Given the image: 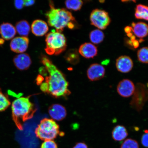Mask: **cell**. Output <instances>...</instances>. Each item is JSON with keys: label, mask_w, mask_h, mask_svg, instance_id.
<instances>
[{"label": "cell", "mask_w": 148, "mask_h": 148, "mask_svg": "<svg viewBox=\"0 0 148 148\" xmlns=\"http://www.w3.org/2000/svg\"><path fill=\"white\" fill-rule=\"evenodd\" d=\"M41 62L46 70L43 75L46 76L45 80L40 85L42 91L56 98L69 96L71 92L64 74L46 56H42Z\"/></svg>", "instance_id": "obj_1"}, {"label": "cell", "mask_w": 148, "mask_h": 148, "mask_svg": "<svg viewBox=\"0 0 148 148\" xmlns=\"http://www.w3.org/2000/svg\"><path fill=\"white\" fill-rule=\"evenodd\" d=\"M36 111L34 105L29 101L28 97L18 98L13 102L12 118L18 129L23 130V123L32 118Z\"/></svg>", "instance_id": "obj_2"}, {"label": "cell", "mask_w": 148, "mask_h": 148, "mask_svg": "<svg viewBox=\"0 0 148 148\" xmlns=\"http://www.w3.org/2000/svg\"><path fill=\"white\" fill-rule=\"evenodd\" d=\"M50 7L51 8L46 16L49 25L55 28L57 32H62L66 27L74 28L75 20L71 12L65 9L55 8L52 3H50Z\"/></svg>", "instance_id": "obj_3"}, {"label": "cell", "mask_w": 148, "mask_h": 148, "mask_svg": "<svg viewBox=\"0 0 148 148\" xmlns=\"http://www.w3.org/2000/svg\"><path fill=\"white\" fill-rule=\"evenodd\" d=\"M45 51L49 55H59L66 49V39L63 34L52 31L46 36Z\"/></svg>", "instance_id": "obj_4"}, {"label": "cell", "mask_w": 148, "mask_h": 148, "mask_svg": "<svg viewBox=\"0 0 148 148\" xmlns=\"http://www.w3.org/2000/svg\"><path fill=\"white\" fill-rule=\"evenodd\" d=\"M36 134L44 141L53 140L60 134L59 125L53 120L45 118L40 121L36 129Z\"/></svg>", "instance_id": "obj_5"}, {"label": "cell", "mask_w": 148, "mask_h": 148, "mask_svg": "<svg viewBox=\"0 0 148 148\" xmlns=\"http://www.w3.org/2000/svg\"><path fill=\"white\" fill-rule=\"evenodd\" d=\"M134 92L130 105L133 108L140 112L148 100V90L145 85L138 83Z\"/></svg>", "instance_id": "obj_6"}, {"label": "cell", "mask_w": 148, "mask_h": 148, "mask_svg": "<svg viewBox=\"0 0 148 148\" xmlns=\"http://www.w3.org/2000/svg\"><path fill=\"white\" fill-rule=\"evenodd\" d=\"M91 25L101 29H105L110 25L111 18L108 12L98 9H94L90 14Z\"/></svg>", "instance_id": "obj_7"}, {"label": "cell", "mask_w": 148, "mask_h": 148, "mask_svg": "<svg viewBox=\"0 0 148 148\" xmlns=\"http://www.w3.org/2000/svg\"><path fill=\"white\" fill-rule=\"evenodd\" d=\"M135 86L132 82L129 79H124L120 81L117 86V91L121 97L127 98L132 96L135 90Z\"/></svg>", "instance_id": "obj_8"}, {"label": "cell", "mask_w": 148, "mask_h": 148, "mask_svg": "<svg viewBox=\"0 0 148 148\" xmlns=\"http://www.w3.org/2000/svg\"><path fill=\"white\" fill-rule=\"evenodd\" d=\"M29 40L27 37H17L13 39L10 43L12 51L16 53L25 52L28 47Z\"/></svg>", "instance_id": "obj_9"}, {"label": "cell", "mask_w": 148, "mask_h": 148, "mask_svg": "<svg viewBox=\"0 0 148 148\" xmlns=\"http://www.w3.org/2000/svg\"><path fill=\"white\" fill-rule=\"evenodd\" d=\"M105 69L103 66L98 64H93L90 65L87 71L88 78L92 81L99 80L104 77Z\"/></svg>", "instance_id": "obj_10"}, {"label": "cell", "mask_w": 148, "mask_h": 148, "mask_svg": "<svg viewBox=\"0 0 148 148\" xmlns=\"http://www.w3.org/2000/svg\"><path fill=\"white\" fill-rule=\"evenodd\" d=\"M116 66L118 71L127 73L132 70L134 63L130 57L127 56H122L116 59Z\"/></svg>", "instance_id": "obj_11"}, {"label": "cell", "mask_w": 148, "mask_h": 148, "mask_svg": "<svg viewBox=\"0 0 148 148\" xmlns=\"http://www.w3.org/2000/svg\"><path fill=\"white\" fill-rule=\"evenodd\" d=\"M13 62L16 68L20 70H27L30 66L32 61L28 54L20 53L14 57Z\"/></svg>", "instance_id": "obj_12"}, {"label": "cell", "mask_w": 148, "mask_h": 148, "mask_svg": "<svg viewBox=\"0 0 148 148\" xmlns=\"http://www.w3.org/2000/svg\"><path fill=\"white\" fill-rule=\"evenodd\" d=\"M49 112L51 117L57 121H61L66 117V109L62 105L58 104L51 105L49 107Z\"/></svg>", "instance_id": "obj_13"}, {"label": "cell", "mask_w": 148, "mask_h": 148, "mask_svg": "<svg viewBox=\"0 0 148 148\" xmlns=\"http://www.w3.org/2000/svg\"><path fill=\"white\" fill-rule=\"evenodd\" d=\"M79 52L81 56L87 59L93 58L97 54V48L90 42H86L79 48Z\"/></svg>", "instance_id": "obj_14"}, {"label": "cell", "mask_w": 148, "mask_h": 148, "mask_svg": "<svg viewBox=\"0 0 148 148\" xmlns=\"http://www.w3.org/2000/svg\"><path fill=\"white\" fill-rule=\"evenodd\" d=\"M31 30L33 34L38 36H42L49 31V27L45 22L41 20H36L33 22Z\"/></svg>", "instance_id": "obj_15"}, {"label": "cell", "mask_w": 148, "mask_h": 148, "mask_svg": "<svg viewBox=\"0 0 148 148\" xmlns=\"http://www.w3.org/2000/svg\"><path fill=\"white\" fill-rule=\"evenodd\" d=\"M16 32L15 27L12 24L3 23L0 25V34L5 40H9L13 38Z\"/></svg>", "instance_id": "obj_16"}, {"label": "cell", "mask_w": 148, "mask_h": 148, "mask_svg": "<svg viewBox=\"0 0 148 148\" xmlns=\"http://www.w3.org/2000/svg\"><path fill=\"white\" fill-rule=\"evenodd\" d=\"M133 32L135 36L142 39L148 35V25L143 22L132 23V27Z\"/></svg>", "instance_id": "obj_17"}, {"label": "cell", "mask_w": 148, "mask_h": 148, "mask_svg": "<svg viewBox=\"0 0 148 148\" xmlns=\"http://www.w3.org/2000/svg\"><path fill=\"white\" fill-rule=\"evenodd\" d=\"M128 135L126 128L122 125H116L114 127L112 132V138L116 141H120L125 140Z\"/></svg>", "instance_id": "obj_18"}, {"label": "cell", "mask_w": 148, "mask_h": 148, "mask_svg": "<svg viewBox=\"0 0 148 148\" xmlns=\"http://www.w3.org/2000/svg\"><path fill=\"white\" fill-rule=\"evenodd\" d=\"M15 28L18 34L24 37L28 36L31 29L28 22L25 20L18 22L16 24Z\"/></svg>", "instance_id": "obj_19"}, {"label": "cell", "mask_w": 148, "mask_h": 148, "mask_svg": "<svg viewBox=\"0 0 148 148\" xmlns=\"http://www.w3.org/2000/svg\"><path fill=\"white\" fill-rule=\"evenodd\" d=\"M134 15L137 19L148 21V6L142 4L136 5Z\"/></svg>", "instance_id": "obj_20"}, {"label": "cell", "mask_w": 148, "mask_h": 148, "mask_svg": "<svg viewBox=\"0 0 148 148\" xmlns=\"http://www.w3.org/2000/svg\"><path fill=\"white\" fill-rule=\"evenodd\" d=\"M89 37L92 43L98 44L103 41L105 38L104 33L99 29H96L90 32Z\"/></svg>", "instance_id": "obj_21"}, {"label": "cell", "mask_w": 148, "mask_h": 148, "mask_svg": "<svg viewBox=\"0 0 148 148\" xmlns=\"http://www.w3.org/2000/svg\"><path fill=\"white\" fill-rule=\"evenodd\" d=\"M66 60L73 64L77 63L79 61V55L76 50L71 49L68 51L65 55Z\"/></svg>", "instance_id": "obj_22"}, {"label": "cell", "mask_w": 148, "mask_h": 148, "mask_svg": "<svg viewBox=\"0 0 148 148\" xmlns=\"http://www.w3.org/2000/svg\"><path fill=\"white\" fill-rule=\"evenodd\" d=\"M83 3V1L80 0H68L65 2L66 8L75 11L80 10Z\"/></svg>", "instance_id": "obj_23"}, {"label": "cell", "mask_w": 148, "mask_h": 148, "mask_svg": "<svg viewBox=\"0 0 148 148\" xmlns=\"http://www.w3.org/2000/svg\"><path fill=\"white\" fill-rule=\"evenodd\" d=\"M10 104L11 103L8 95L3 93L0 88V112L6 110Z\"/></svg>", "instance_id": "obj_24"}, {"label": "cell", "mask_w": 148, "mask_h": 148, "mask_svg": "<svg viewBox=\"0 0 148 148\" xmlns=\"http://www.w3.org/2000/svg\"><path fill=\"white\" fill-rule=\"evenodd\" d=\"M138 60L143 63L148 64V47H143L138 50Z\"/></svg>", "instance_id": "obj_25"}, {"label": "cell", "mask_w": 148, "mask_h": 148, "mask_svg": "<svg viewBox=\"0 0 148 148\" xmlns=\"http://www.w3.org/2000/svg\"><path fill=\"white\" fill-rule=\"evenodd\" d=\"M121 148H139L138 142L131 138L125 140L121 144Z\"/></svg>", "instance_id": "obj_26"}, {"label": "cell", "mask_w": 148, "mask_h": 148, "mask_svg": "<svg viewBox=\"0 0 148 148\" xmlns=\"http://www.w3.org/2000/svg\"><path fill=\"white\" fill-rule=\"evenodd\" d=\"M41 148H57V145L53 140H47L42 144Z\"/></svg>", "instance_id": "obj_27"}, {"label": "cell", "mask_w": 148, "mask_h": 148, "mask_svg": "<svg viewBox=\"0 0 148 148\" xmlns=\"http://www.w3.org/2000/svg\"><path fill=\"white\" fill-rule=\"evenodd\" d=\"M141 143L144 147L148 148V130H145L144 134L142 135L141 140Z\"/></svg>", "instance_id": "obj_28"}, {"label": "cell", "mask_w": 148, "mask_h": 148, "mask_svg": "<svg viewBox=\"0 0 148 148\" xmlns=\"http://www.w3.org/2000/svg\"><path fill=\"white\" fill-rule=\"evenodd\" d=\"M14 5L16 8L21 9L24 6V1H14Z\"/></svg>", "instance_id": "obj_29"}, {"label": "cell", "mask_w": 148, "mask_h": 148, "mask_svg": "<svg viewBox=\"0 0 148 148\" xmlns=\"http://www.w3.org/2000/svg\"><path fill=\"white\" fill-rule=\"evenodd\" d=\"M139 42L137 40H135L134 41L131 42L129 44V45H131L132 47H134V49H137L139 46Z\"/></svg>", "instance_id": "obj_30"}, {"label": "cell", "mask_w": 148, "mask_h": 148, "mask_svg": "<svg viewBox=\"0 0 148 148\" xmlns=\"http://www.w3.org/2000/svg\"><path fill=\"white\" fill-rule=\"evenodd\" d=\"M73 148H88V147L86 144L81 142L76 144Z\"/></svg>", "instance_id": "obj_31"}, {"label": "cell", "mask_w": 148, "mask_h": 148, "mask_svg": "<svg viewBox=\"0 0 148 148\" xmlns=\"http://www.w3.org/2000/svg\"><path fill=\"white\" fill-rule=\"evenodd\" d=\"M34 1H24V6H29L33 5L35 3Z\"/></svg>", "instance_id": "obj_32"}, {"label": "cell", "mask_w": 148, "mask_h": 148, "mask_svg": "<svg viewBox=\"0 0 148 148\" xmlns=\"http://www.w3.org/2000/svg\"><path fill=\"white\" fill-rule=\"evenodd\" d=\"M124 30L127 34L133 32L132 27H131L127 26L125 27Z\"/></svg>", "instance_id": "obj_33"}, {"label": "cell", "mask_w": 148, "mask_h": 148, "mask_svg": "<svg viewBox=\"0 0 148 148\" xmlns=\"http://www.w3.org/2000/svg\"><path fill=\"white\" fill-rule=\"evenodd\" d=\"M147 87H148V83H147Z\"/></svg>", "instance_id": "obj_34"}]
</instances>
